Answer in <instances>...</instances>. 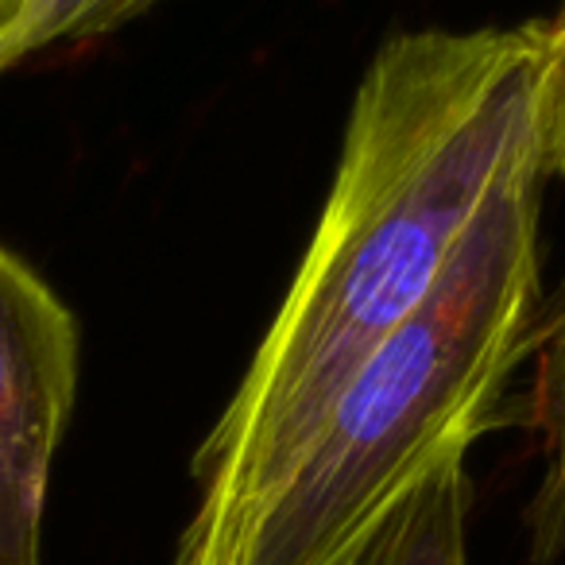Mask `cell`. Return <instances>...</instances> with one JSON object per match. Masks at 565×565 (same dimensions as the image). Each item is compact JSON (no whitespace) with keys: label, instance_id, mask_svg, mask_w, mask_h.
Returning a JSON list of instances; mask_svg holds the SVG:
<instances>
[{"label":"cell","instance_id":"obj_1","mask_svg":"<svg viewBox=\"0 0 565 565\" xmlns=\"http://www.w3.org/2000/svg\"><path fill=\"white\" fill-rule=\"evenodd\" d=\"M526 174H546L542 20L426 28L376 51L307 256L194 454L198 503L171 565L202 562L252 515L488 202Z\"/></svg>","mask_w":565,"mask_h":565},{"label":"cell","instance_id":"obj_2","mask_svg":"<svg viewBox=\"0 0 565 565\" xmlns=\"http://www.w3.org/2000/svg\"><path fill=\"white\" fill-rule=\"evenodd\" d=\"M542 174L488 202L430 299L333 399L252 515L194 565H341L434 469L503 423L542 330Z\"/></svg>","mask_w":565,"mask_h":565},{"label":"cell","instance_id":"obj_3","mask_svg":"<svg viewBox=\"0 0 565 565\" xmlns=\"http://www.w3.org/2000/svg\"><path fill=\"white\" fill-rule=\"evenodd\" d=\"M78 395V322L0 244V565H43L51 465Z\"/></svg>","mask_w":565,"mask_h":565},{"label":"cell","instance_id":"obj_4","mask_svg":"<svg viewBox=\"0 0 565 565\" xmlns=\"http://www.w3.org/2000/svg\"><path fill=\"white\" fill-rule=\"evenodd\" d=\"M469 454L434 469L341 565H469Z\"/></svg>","mask_w":565,"mask_h":565},{"label":"cell","instance_id":"obj_5","mask_svg":"<svg viewBox=\"0 0 565 565\" xmlns=\"http://www.w3.org/2000/svg\"><path fill=\"white\" fill-rule=\"evenodd\" d=\"M531 356V430L539 434L542 477L526 503V554L534 565H550L565 554V310L542 322Z\"/></svg>","mask_w":565,"mask_h":565},{"label":"cell","instance_id":"obj_6","mask_svg":"<svg viewBox=\"0 0 565 565\" xmlns=\"http://www.w3.org/2000/svg\"><path fill=\"white\" fill-rule=\"evenodd\" d=\"M151 4L156 0H17L9 17L0 20V78L58 43H82L113 32Z\"/></svg>","mask_w":565,"mask_h":565},{"label":"cell","instance_id":"obj_7","mask_svg":"<svg viewBox=\"0 0 565 565\" xmlns=\"http://www.w3.org/2000/svg\"><path fill=\"white\" fill-rule=\"evenodd\" d=\"M546 40V174H565V0L542 20Z\"/></svg>","mask_w":565,"mask_h":565},{"label":"cell","instance_id":"obj_8","mask_svg":"<svg viewBox=\"0 0 565 565\" xmlns=\"http://www.w3.org/2000/svg\"><path fill=\"white\" fill-rule=\"evenodd\" d=\"M12 4H17V0H0V20L9 17V12H12Z\"/></svg>","mask_w":565,"mask_h":565}]
</instances>
